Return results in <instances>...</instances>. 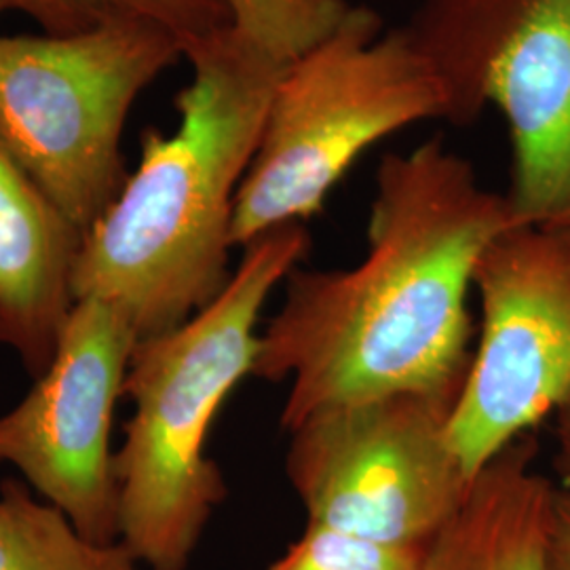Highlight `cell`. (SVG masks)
Returning <instances> with one entry per match:
<instances>
[{
  "label": "cell",
  "mask_w": 570,
  "mask_h": 570,
  "mask_svg": "<svg viewBox=\"0 0 570 570\" xmlns=\"http://www.w3.org/2000/svg\"><path fill=\"white\" fill-rule=\"evenodd\" d=\"M511 226L505 197L442 138L385 155L366 256L351 268L296 266L258 336L252 376L289 383L282 428L387 393H459L473 357V271Z\"/></svg>",
  "instance_id": "cell-1"
},
{
  "label": "cell",
  "mask_w": 570,
  "mask_h": 570,
  "mask_svg": "<svg viewBox=\"0 0 570 570\" xmlns=\"http://www.w3.org/2000/svg\"><path fill=\"white\" fill-rule=\"evenodd\" d=\"M178 125L142 136L134 174L82 233L75 298L121 308L140 338L212 305L230 271L235 199L285 66L228 28L186 53Z\"/></svg>",
  "instance_id": "cell-2"
},
{
  "label": "cell",
  "mask_w": 570,
  "mask_h": 570,
  "mask_svg": "<svg viewBox=\"0 0 570 570\" xmlns=\"http://www.w3.org/2000/svg\"><path fill=\"white\" fill-rule=\"evenodd\" d=\"M311 249L306 225H285L244 247L223 294L188 322L140 338L122 395L134 414L115 450L121 543L146 570H186L216 508L223 469L207 454L212 425L252 376L271 294Z\"/></svg>",
  "instance_id": "cell-3"
},
{
  "label": "cell",
  "mask_w": 570,
  "mask_h": 570,
  "mask_svg": "<svg viewBox=\"0 0 570 570\" xmlns=\"http://www.w3.org/2000/svg\"><path fill=\"white\" fill-rule=\"evenodd\" d=\"M452 117L449 79L406 23L383 30L376 11L348 7L326 39L285 66L235 199L233 247L306 225L372 146Z\"/></svg>",
  "instance_id": "cell-4"
},
{
  "label": "cell",
  "mask_w": 570,
  "mask_h": 570,
  "mask_svg": "<svg viewBox=\"0 0 570 570\" xmlns=\"http://www.w3.org/2000/svg\"><path fill=\"white\" fill-rule=\"evenodd\" d=\"M180 58L183 42L144 20L0 37V146L81 233L127 178L131 106Z\"/></svg>",
  "instance_id": "cell-5"
},
{
  "label": "cell",
  "mask_w": 570,
  "mask_h": 570,
  "mask_svg": "<svg viewBox=\"0 0 570 570\" xmlns=\"http://www.w3.org/2000/svg\"><path fill=\"white\" fill-rule=\"evenodd\" d=\"M459 393H387L326 407L287 431L285 473L306 524L428 548L475 482L450 444Z\"/></svg>",
  "instance_id": "cell-6"
},
{
  "label": "cell",
  "mask_w": 570,
  "mask_h": 570,
  "mask_svg": "<svg viewBox=\"0 0 570 570\" xmlns=\"http://www.w3.org/2000/svg\"><path fill=\"white\" fill-rule=\"evenodd\" d=\"M473 289L482 330L449 425L471 478L570 402V230L511 226Z\"/></svg>",
  "instance_id": "cell-7"
},
{
  "label": "cell",
  "mask_w": 570,
  "mask_h": 570,
  "mask_svg": "<svg viewBox=\"0 0 570 570\" xmlns=\"http://www.w3.org/2000/svg\"><path fill=\"white\" fill-rule=\"evenodd\" d=\"M138 334L121 308L77 301L53 362L18 406L0 414V465L68 515L98 546L121 543L112 419Z\"/></svg>",
  "instance_id": "cell-8"
},
{
  "label": "cell",
  "mask_w": 570,
  "mask_h": 570,
  "mask_svg": "<svg viewBox=\"0 0 570 570\" xmlns=\"http://www.w3.org/2000/svg\"><path fill=\"white\" fill-rule=\"evenodd\" d=\"M482 100L508 125L513 225L570 230V0H518Z\"/></svg>",
  "instance_id": "cell-9"
},
{
  "label": "cell",
  "mask_w": 570,
  "mask_h": 570,
  "mask_svg": "<svg viewBox=\"0 0 570 570\" xmlns=\"http://www.w3.org/2000/svg\"><path fill=\"white\" fill-rule=\"evenodd\" d=\"M82 233L0 146V346L39 379L77 303Z\"/></svg>",
  "instance_id": "cell-10"
},
{
  "label": "cell",
  "mask_w": 570,
  "mask_h": 570,
  "mask_svg": "<svg viewBox=\"0 0 570 570\" xmlns=\"http://www.w3.org/2000/svg\"><path fill=\"white\" fill-rule=\"evenodd\" d=\"M530 438L475 475L469 499L425 551V570H548L556 489Z\"/></svg>",
  "instance_id": "cell-11"
},
{
  "label": "cell",
  "mask_w": 570,
  "mask_h": 570,
  "mask_svg": "<svg viewBox=\"0 0 570 570\" xmlns=\"http://www.w3.org/2000/svg\"><path fill=\"white\" fill-rule=\"evenodd\" d=\"M518 0H421L406 26L438 61L454 96V122L484 110L482 79Z\"/></svg>",
  "instance_id": "cell-12"
},
{
  "label": "cell",
  "mask_w": 570,
  "mask_h": 570,
  "mask_svg": "<svg viewBox=\"0 0 570 570\" xmlns=\"http://www.w3.org/2000/svg\"><path fill=\"white\" fill-rule=\"evenodd\" d=\"M0 570H146L122 543L98 546L21 480L0 487Z\"/></svg>",
  "instance_id": "cell-13"
},
{
  "label": "cell",
  "mask_w": 570,
  "mask_h": 570,
  "mask_svg": "<svg viewBox=\"0 0 570 570\" xmlns=\"http://www.w3.org/2000/svg\"><path fill=\"white\" fill-rule=\"evenodd\" d=\"M37 21L45 35H75L110 21H153L184 45H197L233 28L225 0H7Z\"/></svg>",
  "instance_id": "cell-14"
},
{
  "label": "cell",
  "mask_w": 570,
  "mask_h": 570,
  "mask_svg": "<svg viewBox=\"0 0 570 570\" xmlns=\"http://www.w3.org/2000/svg\"><path fill=\"white\" fill-rule=\"evenodd\" d=\"M233 30L287 66L338 26L345 0H225Z\"/></svg>",
  "instance_id": "cell-15"
},
{
  "label": "cell",
  "mask_w": 570,
  "mask_h": 570,
  "mask_svg": "<svg viewBox=\"0 0 570 570\" xmlns=\"http://www.w3.org/2000/svg\"><path fill=\"white\" fill-rule=\"evenodd\" d=\"M425 551L306 524L305 532L265 570H425Z\"/></svg>",
  "instance_id": "cell-16"
},
{
  "label": "cell",
  "mask_w": 570,
  "mask_h": 570,
  "mask_svg": "<svg viewBox=\"0 0 570 570\" xmlns=\"http://www.w3.org/2000/svg\"><path fill=\"white\" fill-rule=\"evenodd\" d=\"M548 570H570V492L556 490L551 511Z\"/></svg>",
  "instance_id": "cell-17"
},
{
  "label": "cell",
  "mask_w": 570,
  "mask_h": 570,
  "mask_svg": "<svg viewBox=\"0 0 570 570\" xmlns=\"http://www.w3.org/2000/svg\"><path fill=\"white\" fill-rule=\"evenodd\" d=\"M556 471L570 492V402L556 412Z\"/></svg>",
  "instance_id": "cell-18"
},
{
  "label": "cell",
  "mask_w": 570,
  "mask_h": 570,
  "mask_svg": "<svg viewBox=\"0 0 570 570\" xmlns=\"http://www.w3.org/2000/svg\"><path fill=\"white\" fill-rule=\"evenodd\" d=\"M4 11H11V7L7 0H0V13H4Z\"/></svg>",
  "instance_id": "cell-19"
}]
</instances>
